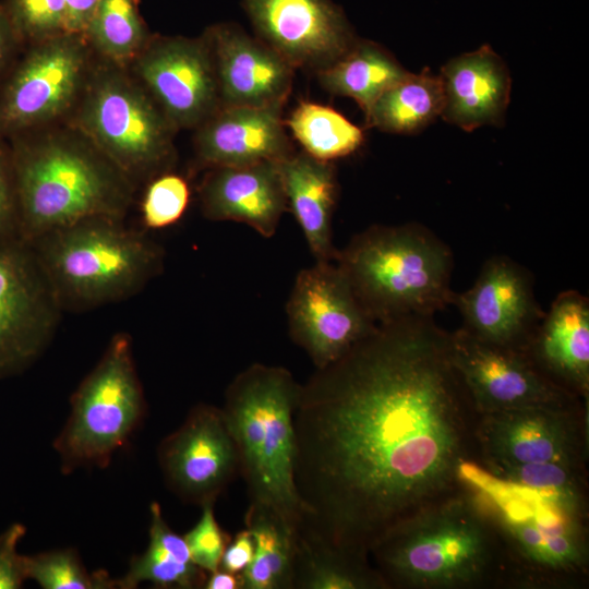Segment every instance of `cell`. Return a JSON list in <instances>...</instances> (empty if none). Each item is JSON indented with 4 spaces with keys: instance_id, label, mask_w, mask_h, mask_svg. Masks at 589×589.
<instances>
[{
    "instance_id": "obj_1",
    "label": "cell",
    "mask_w": 589,
    "mask_h": 589,
    "mask_svg": "<svg viewBox=\"0 0 589 589\" xmlns=\"http://www.w3.org/2000/svg\"><path fill=\"white\" fill-rule=\"evenodd\" d=\"M477 419L449 333L433 316L377 324L301 385L294 479L302 524L370 558L388 529L469 486Z\"/></svg>"
},
{
    "instance_id": "obj_2",
    "label": "cell",
    "mask_w": 589,
    "mask_h": 589,
    "mask_svg": "<svg viewBox=\"0 0 589 589\" xmlns=\"http://www.w3.org/2000/svg\"><path fill=\"white\" fill-rule=\"evenodd\" d=\"M370 560L387 588L517 586L500 525L471 484L388 529L372 546Z\"/></svg>"
},
{
    "instance_id": "obj_3",
    "label": "cell",
    "mask_w": 589,
    "mask_h": 589,
    "mask_svg": "<svg viewBox=\"0 0 589 589\" xmlns=\"http://www.w3.org/2000/svg\"><path fill=\"white\" fill-rule=\"evenodd\" d=\"M9 152L22 240L87 218H125L136 185L81 132L17 137Z\"/></svg>"
},
{
    "instance_id": "obj_4",
    "label": "cell",
    "mask_w": 589,
    "mask_h": 589,
    "mask_svg": "<svg viewBox=\"0 0 589 589\" xmlns=\"http://www.w3.org/2000/svg\"><path fill=\"white\" fill-rule=\"evenodd\" d=\"M584 401L478 414V466L587 514V408Z\"/></svg>"
},
{
    "instance_id": "obj_5",
    "label": "cell",
    "mask_w": 589,
    "mask_h": 589,
    "mask_svg": "<svg viewBox=\"0 0 589 589\" xmlns=\"http://www.w3.org/2000/svg\"><path fill=\"white\" fill-rule=\"evenodd\" d=\"M300 388L286 368L253 363L228 385L221 408L250 505L272 512L294 533L305 516L294 479Z\"/></svg>"
},
{
    "instance_id": "obj_6",
    "label": "cell",
    "mask_w": 589,
    "mask_h": 589,
    "mask_svg": "<svg viewBox=\"0 0 589 589\" xmlns=\"http://www.w3.org/2000/svg\"><path fill=\"white\" fill-rule=\"evenodd\" d=\"M334 262L375 324L430 317L452 304L450 249L420 225L372 226Z\"/></svg>"
},
{
    "instance_id": "obj_7",
    "label": "cell",
    "mask_w": 589,
    "mask_h": 589,
    "mask_svg": "<svg viewBox=\"0 0 589 589\" xmlns=\"http://www.w3.org/2000/svg\"><path fill=\"white\" fill-rule=\"evenodd\" d=\"M62 311H87L127 300L158 276L164 250L124 219L93 217L29 243Z\"/></svg>"
},
{
    "instance_id": "obj_8",
    "label": "cell",
    "mask_w": 589,
    "mask_h": 589,
    "mask_svg": "<svg viewBox=\"0 0 589 589\" xmlns=\"http://www.w3.org/2000/svg\"><path fill=\"white\" fill-rule=\"evenodd\" d=\"M467 481L486 498L516 573L517 586H568L588 575L587 514L533 490L500 481L478 465Z\"/></svg>"
},
{
    "instance_id": "obj_9",
    "label": "cell",
    "mask_w": 589,
    "mask_h": 589,
    "mask_svg": "<svg viewBox=\"0 0 589 589\" xmlns=\"http://www.w3.org/2000/svg\"><path fill=\"white\" fill-rule=\"evenodd\" d=\"M75 125L135 185L170 171L177 129L136 80L112 64L88 75Z\"/></svg>"
},
{
    "instance_id": "obj_10",
    "label": "cell",
    "mask_w": 589,
    "mask_h": 589,
    "mask_svg": "<svg viewBox=\"0 0 589 589\" xmlns=\"http://www.w3.org/2000/svg\"><path fill=\"white\" fill-rule=\"evenodd\" d=\"M144 393L127 333L113 335L71 398V412L53 447L64 473L108 466L141 424Z\"/></svg>"
},
{
    "instance_id": "obj_11",
    "label": "cell",
    "mask_w": 589,
    "mask_h": 589,
    "mask_svg": "<svg viewBox=\"0 0 589 589\" xmlns=\"http://www.w3.org/2000/svg\"><path fill=\"white\" fill-rule=\"evenodd\" d=\"M62 312L32 245L17 237L0 240V378L41 356Z\"/></svg>"
},
{
    "instance_id": "obj_12",
    "label": "cell",
    "mask_w": 589,
    "mask_h": 589,
    "mask_svg": "<svg viewBox=\"0 0 589 589\" xmlns=\"http://www.w3.org/2000/svg\"><path fill=\"white\" fill-rule=\"evenodd\" d=\"M286 314L291 339L316 369L339 360L377 326L335 262L315 261L297 274Z\"/></svg>"
},
{
    "instance_id": "obj_13",
    "label": "cell",
    "mask_w": 589,
    "mask_h": 589,
    "mask_svg": "<svg viewBox=\"0 0 589 589\" xmlns=\"http://www.w3.org/2000/svg\"><path fill=\"white\" fill-rule=\"evenodd\" d=\"M87 41L63 33L34 44L0 94V135H19L64 113L87 80Z\"/></svg>"
},
{
    "instance_id": "obj_14",
    "label": "cell",
    "mask_w": 589,
    "mask_h": 589,
    "mask_svg": "<svg viewBox=\"0 0 589 589\" xmlns=\"http://www.w3.org/2000/svg\"><path fill=\"white\" fill-rule=\"evenodd\" d=\"M449 350L478 414L586 400L550 380L527 350L482 340L464 327L449 333Z\"/></svg>"
},
{
    "instance_id": "obj_15",
    "label": "cell",
    "mask_w": 589,
    "mask_h": 589,
    "mask_svg": "<svg viewBox=\"0 0 589 589\" xmlns=\"http://www.w3.org/2000/svg\"><path fill=\"white\" fill-rule=\"evenodd\" d=\"M132 64L137 81L177 130L196 129L220 107L215 65L204 36L149 39Z\"/></svg>"
},
{
    "instance_id": "obj_16",
    "label": "cell",
    "mask_w": 589,
    "mask_h": 589,
    "mask_svg": "<svg viewBox=\"0 0 589 589\" xmlns=\"http://www.w3.org/2000/svg\"><path fill=\"white\" fill-rule=\"evenodd\" d=\"M158 460L169 489L182 501L215 503L239 473L236 444L221 408L199 404L158 447Z\"/></svg>"
},
{
    "instance_id": "obj_17",
    "label": "cell",
    "mask_w": 589,
    "mask_h": 589,
    "mask_svg": "<svg viewBox=\"0 0 589 589\" xmlns=\"http://www.w3.org/2000/svg\"><path fill=\"white\" fill-rule=\"evenodd\" d=\"M256 37L294 70L314 74L332 65L357 38L330 0H243Z\"/></svg>"
},
{
    "instance_id": "obj_18",
    "label": "cell",
    "mask_w": 589,
    "mask_h": 589,
    "mask_svg": "<svg viewBox=\"0 0 589 589\" xmlns=\"http://www.w3.org/2000/svg\"><path fill=\"white\" fill-rule=\"evenodd\" d=\"M452 304L461 314L462 327L473 336L521 350H527L544 314L530 275L503 255L486 260L472 287L455 292Z\"/></svg>"
},
{
    "instance_id": "obj_19",
    "label": "cell",
    "mask_w": 589,
    "mask_h": 589,
    "mask_svg": "<svg viewBox=\"0 0 589 589\" xmlns=\"http://www.w3.org/2000/svg\"><path fill=\"white\" fill-rule=\"evenodd\" d=\"M203 36L215 65L220 107H284L294 69L278 52L235 24L214 25Z\"/></svg>"
},
{
    "instance_id": "obj_20",
    "label": "cell",
    "mask_w": 589,
    "mask_h": 589,
    "mask_svg": "<svg viewBox=\"0 0 589 589\" xmlns=\"http://www.w3.org/2000/svg\"><path fill=\"white\" fill-rule=\"evenodd\" d=\"M283 106H221L194 137L199 166H242L281 161L294 153L286 133Z\"/></svg>"
},
{
    "instance_id": "obj_21",
    "label": "cell",
    "mask_w": 589,
    "mask_h": 589,
    "mask_svg": "<svg viewBox=\"0 0 589 589\" xmlns=\"http://www.w3.org/2000/svg\"><path fill=\"white\" fill-rule=\"evenodd\" d=\"M199 197L205 218L241 223L264 238L276 233L288 211L279 161L208 168Z\"/></svg>"
},
{
    "instance_id": "obj_22",
    "label": "cell",
    "mask_w": 589,
    "mask_h": 589,
    "mask_svg": "<svg viewBox=\"0 0 589 589\" xmlns=\"http://www.w3.org/2000/svg\"><path fill=\"white\" fill-rule=\"evenodd\" d=\"M527 352L555 384L588 400V299L576 290L561 292L543 314Z\"/></svg>"
},
{
    "instance_id": "obj_23",
    "label": "cell",
    "mask_w": 589,
    "mask_h": 589,
    "mask_svg": "<svg viewBox=\"0 0 589 589\" xmlns=\"http://www.w3.org/2000/svg\"><path fill=\"white\" fill-rule=\"evenodd\" d=\"M444 105L441 117L466 131L504 119L510 76L502 58L489 46L450 59L441 70Z\"/></svg>"
},
{
    "instance_id": "obj_24",
    "label": "cell",
    "mask_w": 589,
    "mask_h": 589,
    "mask_svg": "<svg viewBox=\"0 0 589 589\" xmlns=\"http://www.w3.org/2000/svg\"><path fill=\"white\" fill-rule=\"evenodd\" d=\"M288 211L293 214L315 261L334 262L332 219L338 195L336 168L303 151L279 161Z\"/></svg>"
},
{
    "instance_id": "obj_25",
    "label": "cell",
    "mask_w": 589,
    "mask_h": 589,
    "mask_svg": "<svg viewBox=\"0 0 589 589\" xmlns=\"http://www.w3.org/2000/svg\"><path fill=\"white\" fill-rule=\"evenodd\" d=\"M293 589H387L370 558L350 554L301 525L294 534Z\"/></svg>"
},
{
    "instance_id": "obj_26",
    "label": "cell",
    "mask_w": 589,
    "mask_h": 589,
    "mask_svg": "<svg viewBox=\"0 0 589 589\" xmlns=\"http://www.w3.org/2000/svg\"><path fill=\"white\" fill-rule=\"evenodd\" d=\"M149 510L148 545L132 557L128 572L116 580L117 588L133 589L144 581L158 588H203L207 573L193 563L183 536L168 526L158 503Z\"/></svg>"
},
{
    "instance_id": "obj_27",
    "label": "cell",
    "mask_w": 589,
    "mask_h": 589,
    "mask_svg": "<svg viewBox=\"0 0 589 589\" xmlns=\"http://www.w3.org/2000/svg\"><path fill=\"white\" fill-rule=\"evenodd\" d=\"M408 73L383 47L357 39L342 57L316 76L328 93L356 100L365 116L378 96Z\"/></svg>"
},
{
    "instance_id": "obj_28",
    "label": "cell",
    "mask_w": 589,
    "mask_h": 589,
    "mask_svg": "<svg viewBox=\"0 0 589 589\" xmlns=\"http://www.w3.org/2000/svg\"><path fill=\"white\" fill-rule=\"evenodd\" d=\"M444 105L440 75L408 73L384 91L365 115L368 127L396 134L416 133L441 116Z\"/></svg>"
},
{
    "instance_id": "obj_29",
    "label": "cell",
    "mask_w": 589,
    "mask_h": 589,
    "mask_svg": "<svg viewBox=\"0 0 589 589\" xmlns=\"http://www.w3.org/2000/svg\"><path fill=\"white\" fill-rule=\"evenodd\" d=\"M245 528L254 541L242 589H293L294 531L272 512L249 505Z\"/></svg>"
},
{
    "instance_id": "obj_30",
    "label": "cell",
    "mask_w": 589,
    "mask_h": 589,
    "mask_svg": "<svg viewBox=\"0 0 589 589\" xmlns=\"http://www.w3.org/2000/svg\"><path fill=\"white\" fill-rule=\"evenodd\" d=\"M285 124L310 156L333 161L356 152L363 142L362 130L334 108L301 100Z\"/></svg>"
},
{
    "instance_id": "obj_31",
    "label": "cell",
    "mask_w": 589,
    "mask_h": 589,
    "mask_svg": "<svg viewBox=\"0 0 589 589\" xmlns=\"http://www.w3.org/2000/svg\"><path fill=\"white\" fill-rule=\"evenodd\" d=\"M84 37L120 68L132 63L149 40L135 0H100Z\"/></svg>"
},
{
    "instance_id": "obj_32",
    "label": "cell",
    "mask_w": 589,
    "mask_h": 589,
    "mask_svg": "<svg viewBox=\"0 0 589 589\" xmlns=\"http://www.w3.org/2000/svg\"><path fill=\"white\" fill-rule=\"evenodd\" d=\"M26 579L45 589H111L115 579L104 570L88 573L74 549H61L23 555Z\"/></svg>"
},
{
    "instance_id": "obj_33",
    "label": "cell",
    "mask_w": 589,
    "mask_h": 589,
    "mask_svg": "<svg viewBox=\"0 0 589 589\" xmlns=\"http://www.w3.org/2000/svg\"><path fill=\"white\" fill-rule=\"evenodd\" d=\"M188 181L167 171L148 181L142 201V220L148 229H163L175 225L184 215L190 202Z\"/></svg>"
},
{
    "instance_id": "obj_34",
    "label": "cell",
    "mask_w": 589,
    "mask_h": 589,
    "mask_svg": "<svg viewBox=\"0 0 589 589\" xmlns=\"http://www.w3.org/2000/svg\"><path fill=\"white\" fill-rule=\"evenodd\" d=\"M4 8L17 39L34 45L67 33L64 0H7Z\"/></svg>"
},
{
    "instance_id": "obj_35",
    "label": "cell",
    "mask_w": 589,
    "mask_h": 589,
    "mask_svg": "<svg viewBox=\"0 0 589 589\" xmlns=\"http://www.w3.org/2000/svg\"><path fill=\"white\" fill-rule=\"evenodd\" d=\"M215 503L202 505L197 522L183 536L193 563L204 572L219 568L224 551L230 541L214 513Z\"/></svg>"
},
{
    "instance_id": "obj_36",
    "label": "cell",
    "mask_w": 589,
    "mask_h": 589,
    "mask_svg": "<svg viewBox=\"0 0 589 589\" xmlns=\"http://www.w3.org/2000/svg\"><path fill=\"white\" fill-rule=\"evenodd\" d=\"M20 238L19 208L10 152L0 146V240Z\"/></svg>"
},
{
    "instance_id": "obj_37",
    "label": "cell",
    "mask_w": 589,
    "mask_h": 589,
    "mask_svg": "<svg viewBox=\"0 0 589 589\" xmlns=\"http://www.w3.org/2000/svg\"><path fill=\"white\" fill-rule=\"evenodd\" d=\"M26 530L22 524H13L0 534V589L21 588L26 579L23 555L17 544Z\"/></svg>"
},
{
    "instance_id": "obj_38",
    "label": "cell",
    "mask_w": 589,
    "mask_h": 589,
    "mask_svg": "<svg viewBox=\"0 0 589 589\" xmlns=\"http://www.w3.org/2000/svg\"><path fill=\"white\" fill-rule=\"evenodd\" d=\"M254 554V541L244 528L230 540L224 551L219 568L233 574H241L251 563Z\"/></svg>"
},
{
    "instance_id": "obj_39",
    "label": "cell",
    "mask_w": 589,
    "mask_h": 589,
    "mask_svg": "<svg viewBox=\"0 0 589 589\" xmlns=\"http://www.w3.org/2000/svg\"><path fill=\"white\" fill-rule=\"evenodd\" d=\"M100 0H64L65 31L83 35Z\"/></svg>"
},
{
    "instance_id": "obj_40",
    "label": "cell",
    "mask_w": 589,
    "mask_h": 589,
    "mask_svg": "<svg viewBox=\"0 0 589 589\" xmlns=\"http://www.w3.org/2000/svg\"><path fill=\"white\" fill-rule=\"evenodd\" d=\"M16 39L4 4H0V72L8 61Z\"/></svg>"
},
{
    "instance_id": "obj_41",
    "label": "cell",
    "mask_w": 589,
    "mask_h": 589,
    "mask_svg": "<svg viewBox=\"0 0 589 589\" xmlns=\"http://www.w3.org/2000/svg\"><path fill=\"white\" fill-rule=\"evenodd\" d=\"M205 589H242L241 574H233L221 568L208 573Z\"/></svg>"
}]
</instances>
